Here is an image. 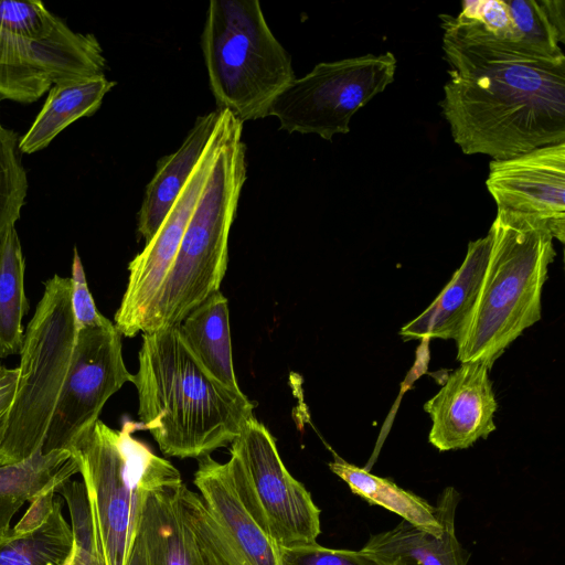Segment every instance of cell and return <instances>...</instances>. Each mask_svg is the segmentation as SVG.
<instances>
[{
	"mask_svg": "<svg viewBox=\"0 0 565 565\" xmlns=\"http://www.w3.org/2000/svg\"><path fill=\"white\" fill-rule=\"evenodd\" d=\"M132 380L114 322L77 329L70 370L42 451L70 450L95 425L106 402Z\"/></svg>",
	"mask_w": 565,
	"mask_h": 565,
	"instance_id": "obj_10",
	"label": "cell"
},
{
	"mask_svg": "<svg viewBox=\"0 0 565 565\" xmlns=\"http://www.w3.org/2000/svg\"><path fill=\"white\" fill-rule=\"evenodd\" d=\"M132 384L142 428L164 456L180 459H199L230 446L257 406L201 365L180 324L142 333Z\"/></svg>",
	"mask_w": 565,
	"mask_h": 565,
	"instance_id": "obj_2",
	"label": "cell"
},
{
	"mask_svg": "<svg viewBox=\"0 0 565 565\" xmlns=\"http://www.w3.org/2000/svg\"><path fill=\"white\" fill-rule=\"evenodd\" d=\"M58 20L42 1L0 0V29L13 36L29 41L45 39Z\"/></svg>",
	"mask_w": 565,
	"mask_h": 565,
	"instance_id": "obj_29",
	"label": "cell"
},
{
	"mask_svg": "<svg viewBox=\"0 0 565 565\" xmlns=\"http://www.w3.org/2000/svg\"><path fill=\"white\" fill-rule=\"evenodd\" d=\"M25 262L15 226L0 242V358L20 354L29 311L24 290Z\"/></svg>",
	"mask_w": 565,
	"mask_h": 565,
	"instance_id": "obj_25",
	"label": "cell"
},
{
	"mask_svg": "<svg viewBox=\"0 0 565 565\" xmlns=\"http://www.w3.org/2000/svg\"><path fill=\"white\" fill-rule=\"evenodd\" d=\"M396 67L392 52L318 63L274 98L267 116L289 134H316L330 141L350 131L353 115L394 81Z\"/></svg>",
	"mask_w": 565,
	"mask_h": 565,
	"instance_id": "obj_9",
	"label": "cell"
},
{
	"mask_svg": "<svg viewBox=\"0 0 565 565\" xmlns=\"http://www.w3.org/2000/svg\"><path fill=\"white\" fill-rule=\"evenodd\" d=\"M18 379V369L0 365V444L6 431V424L12 404Z\"/></svg>",
	"mask_w": 565,
	"mask_h": 565,
	"instance_id": "obj_33",
	"label": "cell"
},
{
	"mask_svg": "<svg viewBox=\"0 0 565 565\" xmlns=\"http://www.w3.org/2000/svg\"><path fill=\"white\" fill-rule=\"evenodd\" d=\"M4 128L2 127V125L0 124V134L2 132Z\"/></svg>",
	"mask_w": 565,
	"mask_h": 565,
	"instance_id": "obj_35",
	"label": "cell"
},
{
	"mask_svg": "<svg viewBox=\"0 0 565 565\" xmlns=\"http://www.w3.org/2000/svg\"><path fill=\"white\" fill-rule=\"evenodd\" d=\"M73 548L72 526L56 497L51 513L30 527H10L0 540V565H66Z\"/></svg>",
	"mask_w": 565,
	"mask_h": 565,
	"instance_id": "obj_24",
	"label": "cell"
},
{
	"mask_svg": "<svg viewBox=\"0 0 565 565\" xmlns=\"http://www.w3.org/2000/svg\"><path fill=\"white\" fill-rule=\"evenodd\" d=\"M76 339L71 278L44 282L24 332L17 386L0 444V466L41 449L65 383Z\"/></svg>",
	"mask_w": 565,
	"mask_h": 565,
	"instance_id": "obj_7",
	"label": "cell"
},
{
	"mask_svg": "<svg viewBox=\"0 0 565 565\" xmlns=\"http://www.w3.org/2000/svg\"><path fill=\"white\" fill-rule=\"evenodd\" d=\"M70 278L72 282V307L76 330L88 327H102L111 322L98 311L95 305L76 247H74L72 276Z\"/></svg>",
	"mask_w": 565,
	"mask_h": 565,
	"instance_id": "obj_32",
	"label": "cell"
},
{
	"mask_svg": "<svg viewBox=\"0 0 565 565\" xmlns=\"http://www.w3.org/2000/svg\"><path fill=\"white\" fill-rule=\"evenodd\" d=\"M140 429L130 419L120 429L98 419L70 449L86 491L95 565H127L141 491L182 481L169 460L134 437Z\"/></svg>",
	"mask_w": 565,
	"mask_h": 565,
	"instance_id": "obj_5",
	"label": "cell"
},
{
	"mask_svg": "<svg viewBox=\"0 0 565 565\" xmlns=\"http://www.w3.org/2000/svg\"><path fill=\"white\" fill-rule=\"evenodd\" d=\"M79 473L70 450L43 452L42 448L14 463L0 466V540L9 532L15 512L26 502L54 491Z\"/></svg>",
	"mask_w": 565,
	"mask_h": 565,
	"instance_id": "obj_20",
	"label": "cell"
},
{
	"mask_svg": "<svg viewBox=\"0 0 565 565\" xmlns=\"http://www.w3.org/2000/svg\"><path fill=\"white\" fill-rule=\"evenodd\" d=\"M486 185L497 210L536 217L565 238V142L492 160Z\"/></svg>",
	"mask_w": 565,
	"mask_h": 565,
	"instance_id": "obj_13",
	"label": "cell"
},
{
	"mask_svg": "<svg viewBox=\"0 0 565 565\" xmlns=\"http://www.w3.org/2000/svg\"><path fill=\"white\" fill-rule=\"evenodd\" d=\"M182 482L141 491L137 523L147 565H210L181 512Z\"/></svg>",
	"mask_w": 565,
	"mask_h": 565,
	"instance_id": "obj_18",
	"label": "cell"
},
{
	"mask_svg": "<svg viewBox=\"0 0 565 565\" xmlns=\"http://www.w3.org/2000/svg\"><path fill=\"white\" fill-rule=\"evenodd\" d=\"M489 370L480 362H461L424 404L431 419L428 440L439 451L469 448L495 430L498 403Z\"/></svg>",
	"mask_w": 565,
	"mask_h": 565,
	"instance_id": "obj_14",
	"label": "cell"
},
{
	"mask_svg": "<svg viewBox=\"0 0 565 565\" xmlns=\"http://www.w3.org/2000/svg\"><path fill=\"white\" fill-rule=\"evenodd\" d=\"M504 1L514 26L513 45L537 57L565 58L559 46L565 42L563 0Z\"/></svg>",
	"mask_w": 565,
	"mask_h": 565,
	"instance_id": "obj_26",
	"label": "cell"
},
{
	"mask_svg": "<svg viewBox=\"0 0 565 565\" xmlns=\"http://www.w3.org/2000/svg\"><path fill=\"white\" fill-rule=\"evenodd\" d=\"M459 499L454 487L439 494L436 513L443 526L440 535L402 520L394 527L371 535L360 551L375 565H467L469 554L455 531Z\"/></svg>",
	"mask_w": 565,
	"mask_h": 565,
	"instance_id": "obj_15",
	"label": "cell"
},
{
	"mask_svg": "<svg viewBox=\"0 0 565 565\" xmlns=\"http://www.w3.org/2000/svg\"><path fill=\"white\" fill-rule=\"evenodd\" d=\"M491 236L471 241L461 266L433 302L406 323L399 334L405 340L459 339L476 302L486 270Z\"/></svg>",
	"mask_w": 565,
	"mask_h": 565,
	"instance_id": "obj_17",
	"label": "cell"
},
{
	"mask_svg": "<svg viewBox=\"0 0 565 565\" xmlns=\"http://www.w3.org/2000/svg\"><path fill=\"white\" fill-rule=\"evenodd\" d=\"M115 85L105 74L53 85L42 109L20 138L18 149L24 153L44 149L75 120L97 111Z\"/></svg>",
	"mask_w": 565,
	"mask_h": 565,
	"instance_id": "obj_21",
	"label": "cell"
},
{
	"mask_svg": "<svg viewBox=\"0 0 565 565\" xmlns=\"http://www.w3.org/2000/svg\"><path fill=\"white\" fill-rule=\"evenodd\" d=\"M221 110L196 118L182 145L159 161L138 214V234L148 243L158 231L202 159L216 129Z\"/></svg>",
	"mask_w": 565,
	"mask_h": 565,
	"instance_id": "obj_19",
	"label": "cell"
},
{
	"mask_svg": "<svg viewBox=\"0 0 565 565\" xmlns=\"http://www.w3.org/2000/svg\"><path fill=\"white\" fill-rule=\"evenodd\" d=\"M480 289L456 341L457 360H495L541 320L542 290L556 252L548 225L533 216L497 210Z\"/></svg>",
	"mask_w": 565,
	"mask_h": 565,
	"instance_id": "obj_3",
	"label": "cell"
},
{
	"mask_svg": "<svg viewBox=\"0 0 565 565\" xmlns=\"http://www.w3.org/2000/svg\"><path fill=\"white\" fill-rule=\"evenodd\" d=\"M180 331L192 354L214 379L241 390L233 364L228 302L220 290L183 319Z\"/></svg>",
	"mask_w": 565,
	"mask_h": 565,
	"instance_id": "obj_22",
	"label": "cell"
},
{
	"mask_svg": "<svg viewBox=\"0 0 565 565\" xmlns=\"http://www.w3.org/2000/svg\"><path fill=\"white\" fill-rule=\"evenodd\" d=\"M243 124L222 110L212 169L189 218L178 253L158 294L148 330L180 324L220 290L228 258V235L246 180Z\"/></svg>",
	"mask_w": 565,
	"mask_h": 565,
	"instance_id": "obj_4",
	"label": "cell"
},
{
	"mask_svg": "<svg viewBox=\"0 0 565 565\" xmlns=\"http://www.w3.org/2000/svg\"><path fill=\"white\" fill-rule=\"evenodd\" d=\"M127 565H147L142 539H141V534H140L137 521H136V526H135V531H134L131 551H130V555H129Z\"/></svg>",
	"mask_w": 565,
	"mask_h": 565,
	"instance_id": "obj_34",
	"label": "cell"
},
{
	"mask_svg": "<svg viewBox=\"0 0 565 565\" xmlns=\"http://www.w3.org/2000/svg\"><path fill=\"white\" fill-rule=\"evenodd\" d=\"M281 565H375L360 550L331 548L318 542L280 546Z\"/></svg>",
	"mask_w": 565,
	"mask_h": 565,
	"instance_id": "obj_30",
	"label": "cell"
},
{
	"mask_svg": "<svg viewBox=\"0 0 565 565\" xmlns=\"http://www.w3.org/2000/svg\"><path fill=\"white\" fill-rule=\"evenodd\" d=\"M177 497L183 518L210 565H248L199 493L182 482Z\"/></svg>",
	"mask_w": 565,
	"mask_h": 565,
	"instance_id": "obj_27",
	"label": "cell"
},
{
	"mask_svg": "<svg viewBox=\"0 0 565 565\" xmlns=\"http://www.w3.org/2000/svg\"><path fill=\"white\" fill-rule=\"evenodd\" d=\"M226 465L244 507L279 547L317 542L321 510L288 471L275 437L255 416L230 445Z\"/></svg>",
	"mask_w": 565,
	"mask_h": 565,
	"instance_id": "obj_8",
	"label": "cell"
},
{
	"mask_svg": "<svg viewBox=\"0 0 565 565\" xmlns=\"http://www.w3.org/2000/svg\"><path fill=\"white\" fill-rule=\"evenodd\" d=\"M439 18L449 65L439 105L465 154L505 160L565 142V58L534 56L461 13Z\"/></svg>",
	"mask_w": 565,
	"mask_h": 565,
	"instance_id": "obj_1",
	"label": "cell"
},
{
	"mask_svg": "<svg viewBox=\"0 0 565 565\" xmlns=\"http://www.w3.org/2000/svg\"><path fill=\"white\" fill-rule=\"evenodd\" d=\"M105 66L97 39L74 32L61 19L39 41L0 29V98L33 103L55 84L103 75Z\"/></svg>",
	"mask_w": 565,
	"mask_h": 565,
	"instance_id": "obj_11",
	"label": "cell"
},
{
	"mask_svg": "<svg viewBox=\"0 0 565 565\" xmlns=\"http://www.w3.org/2000/svg\"><path fill=\"white\" fill-rule=\"evenodd\" d=\"M460 13L478 21L495 39L514 41V26L504 0H466Z\"/></svg>",
	"mask_w": 565,
	"mask_h": 565,
	"instance_id": "obj_31",
	"label": "cell"
},
{
	"mask_svg": "<svg viewBox=\"0 0 565 565\" xmlns=\"http://www.w3.org/2000/svg\"><path fill=\"white\" fill-rule=\"evenodd\" d=\"M18 136L9 129L0 134V242L15 226L24 205L28 179L18 159Z\"/></svg>",
	"mask_w": 565,
	"mask_h": 565,
	"instance_id": "obj_28",
	"label": "cell"
},
{
	"mask_svg": "<svg viewBox=\"0 0 565 565\" xmlns=\"http://www.w3.org/2000/svg\"><path fill=\"white\" fill-rule=\"evenodd\" d=\"M329 469L343 480L353 494L370 504L380 505L412 525L430 534L440 535L443 526L436 507L419 495L405 490L387 478L352 465L333 452Z\"/></svg>",
	"mask_w": 565,
	"mask_h": 565,
	"instance_id": "obj_23",
	"label": "cell"
},
{
	"mask_svg": "<svg viewBox=\"0 0 565 565\" xmlns=\"http://www.w3.org/2000/svg\"><path fill=\"white\" fill-rule=\"evenodd\" d=\"M193 483L248 565H281L279 546L244 507L226 462H218L211 455L199 458Z\"/></svg>",
	"mask_w": 565,
	"mask_h": 565,
	"instance_id": "obj_16",
	"label": "cell"
},
{
	"mask_svg": "<svg viewBox=\"0 0 565 565\" xmlns=\"http://www.w3.org/2000/svg\"><path fill=\"white\" fill-rule=\"evenodd\" d=\"M221 117L202 159L168 215L128 265V282L114 317V324L124 337L132 338L149 328L158 294L212 169L221 137Z\"/></svg>",
	"mask_w": 565,
	"mask_h": 565,
	"instance_id": "obj_12",
	"label": "cell"
},
{
	"mask_svg": "<svg viewBox=\"0 0 565 565\" xmlns=\"http://www.w3.org/2000/svg\"><path fill=\"white\" fill-rule=\"evenodd\" d=\"M201 44L218 110L242 124L266 117L274 98L296 78L257 0H211Z\"/></svg>",
	"mask_w": 565,
	"mask_h": 565,
	"instance_id": "obj_6",
	"label": "cell"
}]
</instances>
